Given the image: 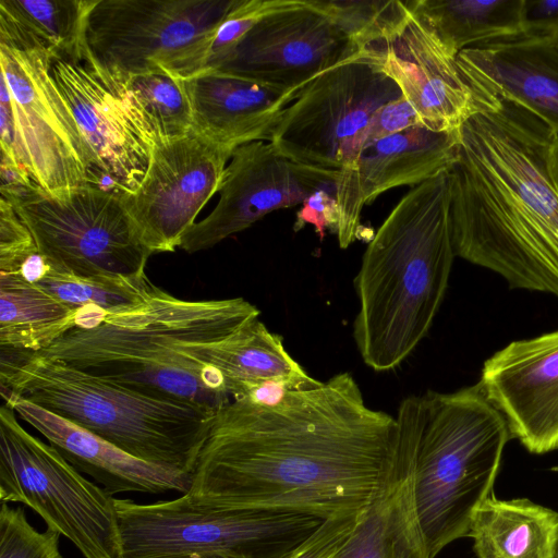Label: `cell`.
Wrapping results in <instances>:
<instances>
[{
	"label": "cell",
	"instance_id": "obj_1",
	"mask_svg": "<svg viewBox=\"0 0 558 558\" xmlns=\"http://www.w3.org/2000/svg\"><path fill=\"white\" fill-rule=\"evenodd\" d=\"M397 437L396 417L371 408L347 372L274 404L231 399L214 414L186 494L323 520L350 514L383 488Z\"/></svg>",
	"mask_w": 558,
	"mask_h": 558
},
{
	"label": "cell",
	"instance_id": "obj_2",
	"mask_svg": "<svg viewBox=\"0 0 558 558\" xmlns=\"http://www.w3.org/2000/svg\"><path fill=\"white\" fill-rule=\"evenodd\" d=\"M463 78L473 111L447 170L454 254L512 288L558 296V191L548 165L557 134L515 99Z\"/></svg>",
	"mask_w": 558,
	"mask_h": 558
},
{
	"label": "cell",
	"instance_id": "obj_3",
	"mask_svg": "<svg viewBox=\"0 0 558 558\" xmlns=\"http://www.w3.org/2000/svg\"><path fill=\"white\" fill-rule=\"evenodd\" d=\"M259 314L243 298L184 300L157 287L126 308L78 310L75 326L36 354L145 393L217 410L231 397L214 354Z\"/></svg>",
	"mask_w": 558,
	"mask_h": 558
},
{
	"label": "cell",
	"instance_id": "obj_4",
	"mask_svg": "<svg viewBox=\"0 0 558 558\" xmlns=\"http://www.w3.org/2000/svg\"><path fill=\"white\" fill-rule=\"evenodd\" d=\"M450 205L446 170L399 201L363 254L353 339L376 372L399 366L432 327L456 256Z\"/></svg>",
	"mask_w": 558,
	"mask_h": 558
},
{
	"label": "cell",
	"instance_id": "obj_5",
	"mask_svg": "<svg viewBox=\"0 0 558 558\" xmlns=\"http://www.w3.org/2000/svg\"><path fill=\"white\" fill-rule=\"evenodd\" d=\"M396 421L411 451L416 511L435 558L469 536L475 510L493 494L509 428L480 385L410 396Z\"/></svg>",
	"mask_w": 558,
	"mask_h": 558
},
{
	"label": "cell",
	"instance_id": "obj_6",
	"mask_svg": "<svg viewBox=\"0 0 558 558\" xmlns=\"http://www.w3.org/2000/svg\"><path fill=\"white\" fill-rule=\"evenodd\" d=\"M0 395L17 396L135 458L189 474L216 412L21 351L0 350Z\"/></svg>",
	"mask_w": 558,
	"mask_h": 558
},
{
	"label": "cell",
	"instance_id": "obj_7",
	"mask_svg": "<svg viewBox=\"0 0 558 558\" xmlns=\"http://www.w3.org/2000/svg\"><path fill=\"white\" fill-rule=\"evenodd\" d=\"M114 504L122 558L206 553L283 558L323 522L302 513L204 504L187 494L153 504L114 498Z\"/></svg>",
	"mask_w": 558,
	"mask_h": 558
},
{
	"label": "cell",
	"instance_id": "obj_8",
	"mask_svg": "<svg viewBox=\"0 0 558 558\" xmlns=\"http://www.w3.org/2000/svg\"><path fill=\"white\" fill-rule=\"evenodd\" d=\"M0 500L34 510L84 558H122L114 497L0 408Z\"/></svg>",
	"mask_w": 558,
	"mask_h": 558
},
{
	"label": "cell",
	"instance_id": "obj_9",
	"mask_svg": "<svg viewBox=\"0 0 558 558\" xmlns=\"http://www.w3.org/2000/svg\"><path fill=\"white\" fill-rule=\"evenodd\" d=\"M56 270L77 276H137L153 255L121 194L95 184L51 196L36 184L0 189Z\"/></svg>",
	"mask_w": 558,
	"mask_h": 558
},
{
	"label": "cell",
	"instance_id": "obj_10",
	"mask_svg": "<svg viewBox=\"0 0 558 558\" xmlns=\"http://www.w3.org/2000/svg\"><path fill=\"white\" fill-rule=\"evenodd\" d=\"M400 97L378 52L364 48L300 92L284 110L270 143L281 156L337 181L354 136L380 107Z\"/></svg>",
	"mask_w": 558,
	"mask_h": 558
},
{
	"label": "cell",
	"instance_id": "obj_11",
	"mask_svg": "<svg viewBox=\"0 0 558 558\" xmlns=\"http://www.w3.org/2000/svg\"><path fill=\"white\" fill-rule=\"evenodd\" d=\"M37 45L0 36L1 76L11 97L17 156L51 196L90 184L93 155Z\"/></svg>",
	"mask_w": 558,
	"mask_h": 558
},
{
	"label": "cell",
	"instance_id": "obj_12",
	"mask_svg": "<svg viewBox=\"0 0 558 558\" xmlns=\"http://www.w3.org/2000/svg\"><path fill=\"white\" fill-rule=\"evenodd\" d=\"M51 74L93 155L95 172L120 194L143 181L159 137L128 84L126 76L101 62L87 41L52 59Z\"/></svg>",
	"mask_w": 558,
	"mask_h": 558
},
{
	"label": "cell",
	"instance_id": "obj_13",
	"mask_svg": "<svg viewBox=\"0 0 558 558\" xmlns=\"http://www.w3.org/2000/svg\"><path fill=\"white\" fill-rule=\"evenodd\" d=\"M232 153L193 130L155 146L138 189L121 194L141 241L153 255L179 248L182 235L219 192Z\"/></svg>",
	"mask_w": 558,
	"mask_h": 558
},
{
	"label": "cell",
	"instance_id": "obj_14",
	"mask_svg": "<svg viewBox=\"0 0 558 558\" xmlns=\"http://www.w3.org/2000/svg\"><path fill=\"white\" fill-rule=\"evenodd\" d=\"M238 0H95L86 23L93 53L131 76L158 72L181 48L217 26Z\"/></svg>",
	"mask_w": 558,
	"mask_h": 558
},
{
	"label": "cell",
	"instance_id": "obj_15",
	"mask_svg": "<svg viewBox=\"0 0 558 558\" xmlns=\"http://www.w3.org/2000/svg\"><path fill=\"white\" fill-rule=\"evenodd\" d=\"M360 50L307 0H290L263 17L214 70L301 90Z\"/></svg>",
	"mask_w": 558,
	"mask_h": 558
},
{
	"label": "cell",
	"instance_id": "obj_16",
	"mask_svg": "<svg viewBox=\"0 0 558 558\" xmlns=\"http://www.w3.org/2000/svg\"><path fill=\"white\" fill-rule=\"evenodd\" d=\"M327 185L336 189V179L289 160L270 142L241 145L225 170L218 204L186 230L179 248L190 254L211 248L274 210L303 204Z\"/></svg>",
	"mask_w": 558,
	"mask_h": 558
},
{
	"label": "cell",
	"instance_id": "obj_17",
	"mask_svg": "<svg viewBox=\"0 0 558 558\" xmlns=\"http://www.w3.org/2000/svg\"><path fill=\"white\" fill-rule=\"evenodd\" d=\"M283 558H432L416 511L411 451L399 435L389 475L373 501L323 520Z\"/></svg>",
	"mask_w": 558,
	"mask_h": 558
},
{
	"label": "cell",
	"instance_id": "obj_18",
	"mask_svg": "<svg viewBox=\"0 0 558 558\" xmlns=\"http://www.w3.org/2000/svg\"><path fill=\"white\" fill-rule=\"evenodd\" d=\"M459 138V128L433 131L415 125L364 146L336 181L339 246L348 248L356 240L363 208L378 195L448 170L457 159Z\"/></svg>",
	"mask_w": 558,
	"mask_h": 558
},
{
	"label": "cell",
	"instance_id": "obj_19",
	"mask_svg": "<svg viewBox=\"0 0 558 558\" xmlns=\"http://www.w3.org/2000/svg\"><path fill=\"white\" fill-rule=\"evenodd\" d=\"M478 385L530 452L558 449V330L495 353Z\"/></svg>",
	"mask_w": 558,
	"mask_h": 558
},
{
	"label": "cell",
	"instance_id": "obj_20",
	"mask_svg": "<svg viewBox=\"0 0 558 558\" xmlns=\"http://www.w3.org/2000/svg\"><path fill=\"white\" fill-rule=\"evenodd\" d=\"M371 48L423 126L456 130L473 111V95L458 69L457 56L412 13L399 35Z\"/></svg>",
	"mask_w": 558,
	"mask_h": 558
},
{
	"label": "cell",
	"instance_id": "obj_21",
	"mask_svg": "<svg viewBox=\"0 0 558 558\" xmlns=\"http://www.w3.org/2000/svg\"><path fill=\"white\" fill-rule=\"evenodd\" d=\"M16 415L38 430L76 470L112 496L137 492L189 493L192 474L156 465L17 396H1Z\"/></svg>",
	"mask_w": 558,
	"mask_h": 558
},
{
	"label": "cell",
	"instance_id": "obj_22",
	"mask_svg": "<svg viewBox=\"0 0 558 558\" xmlns=\"http://www.w3.org/2000/svg\"><path fill=\"white\" fill-rule=\"evenodd\" d=\"M183 81L192 108V130L231 150L252 142H270L284 110L302 90L217 70Z\"/></svg>",
	"mask_w": 558,
	"mask_h": 558
},
{
	"label": "cell",
	"instance_id": "obj_23",
	"mask_svg": "<svg viewBox=\"0 0 558 558\" xmlns=\"http://www.w3.org/2000/svg\"><path fill=\"white\" fill-rule=\"evenodd\" d=\"M463 77L482 82L541 117L558 135V41L523 33L461 50Z\"/></svg>",
	"mask_w": 558,
	"mask_h": 558
},
{
	"label": "cell",
	"instance_id": "obj_24",
	"mask_svg": "<svg viewBox=\"0 0 558 558\" xmlns=\"http://www.w3.org/2000/svg\"><path fill=\"white\" fill-rule=\"evenodd\" d=\"M469 537L477 558H556L558 512L529 499L492 494L474 512Z\"/></svg>",
	"mask_w": 558,
	"mask_h": 558
},
{
	"label": "cell",
	"instance_id": "obj_25",
	"mask_svg": "<svg viewBox=\"0 0 558 558\" xmlns=\"http://www.w3.org/2000/svg\"><path fill=\"white\" fill-rule=\"evenodd\" d=\"M213 364L225 377L231 399L244 397L263 383L283 384L290 389L320 383L305 372L284 348L282 337L271 332L259 317L222 342Z\"/></svg>",
	"mask_w": 558,
	"mask_h": 558
},
{
	"label": "cell",
	"instance_id": "obj_26",
	"mask_svg": "<svg viewBox=\"0 0 558 558\" xmlns=\"http://www.w3.org/2000/svg\"><path fill=\"white\" fill-rule=\"evenodd\" d=\"M78 310L17 274H0V350L38 353L75 326Z\"/></svg>",
	"mask_w": 558,
	"mask_h": 558
},
{
	"label": "cell",
	"instance_id": "obj_27",
	"mask_svg": "<svg viewBox=\"0 0 558 558\" xmlns=\"http://www.w3.org/2000/svg\"><path fill=\"white\" fill-rule=\"evenodd\" d=\"M405 3L453 56L466 48L523 33V0H413Z\"/></svg>",
	"mask_w": 558,
	"mask_h": 558
},
{
	"label": "cell",
	"instance_id": "obj_28",
	"mask_svg": "<svg viewBox=\"0 0 558 558\" xmlns=\"http://www.w3.org/2000/svg\"><path fill=\"white\" fill-rule=\"evenodd\" d=\"M95 0H0V36L37 45L53 58L72 54L86 39Z\"/></svg>",
	"mask_w": 558,
	"mask_h": 558
},
{
	"label": "cell",
	"instance_id": "obj_29",
	"mask_svg": "<svg viewBox=\"0 0 558 558\" xmlns=\"http://www.w3.org/2000/svg\"><path fill=\"white\" fill-rule=\"evenodd\" d=\"M289 2L290 0H238L217 26L181 48L160 65L159 72L187 80L216 69L263 17Z\"/></svg>",
	"mask_w": 558,
	"mask_h": 558
},
{
	"label": "cell",
	"instance_id": "obj_30",
	"mask_svg": "<svg viewBox=\"0 0 558 558\" xmlns=\"http://www.w3.org/2000/svg\"><path fill=\"white\" fill-rule=\"evenodd\" d=\"M75 310L114 312L145 301L157 288L146 274L137 276H77L53 269L46 259L34 283Z\"/></svg>",
	"mask_w": 558,
	"mask_h": 558
},
{
	"label": "cell",
	"instance_id": "obj_31",
	"mask_svg": "<svg viewBox=\"0 0 558 558\" xmlns=\"http://www.w3.org/2000/svg\"><path fill=\"white\" fill-rule=\"evenodd\" d=\"M327 15L360 49L399 35L411 12L399 0H307Z\"/></svg>",
	"mask_w": 558,
	"mask_h": 558
},
{
	"label": "cell",
	"instance_id": "obj_32",
	"mask_svg": "<svg viewBox=\"0 0 558 558\" xmlns=\"http://www.w3.org/2000/svg\"><path fill=\"white\" fill-rule=\"evenodd\" d=\"M126 80L159 142L192 131V108L183 80L165 72L136 74Z\"/></svg>",
	"mask_w": 558,
	"mask_h": 558
},
{
	"label": "cell",
	"instance_id": "obj_33",
	"mask_svg": "<svg viewBox=\"0 0 558 558\" xmlns=\"http://www.w3.org/2000/svg\"><path fill=\"white\" fill-rule=\"evenodd\" d=\"M60 535L48 527L38 532L27 521L23 508L1 502L0 558H62Z\"/></svg>",
	"mask_w": 558,
	"mask_h": 558
},
{
	"label": "cell",
	"instance_id": "obj_34",
	"mask_svg": "<svg viewBox=\"0 0 558 558\" xmlns=\"http://www.w3.org/2000/svg\"><path fill=\"white\" fill-rule=\"evenodd\" d=\"M37 245L29 229L7 198H0V272L14 274L35 252Z\"/></svg>",
	"mask_w": 558,
	"mask_h": 558
},
{
	"label": "cell",
	"instance_id": "obj_35",
	"mask_svg": "<svg viewBox=\"0 0 558 558\" xmlns=\"http://www.w3.org/2000/svg\"><path fill=\"white\" fill-rule=\"evenodd\" d=\"M415 125H422L418 116L403 96L384 105L352 140L345 163L364 146Z\"/></svg>",
	"mask_w": 558,
	"mask_h": 558
},
{
	"label": "cell",
	"instance_id": "obj_36",
	"mask_svg": "<svg viewBox=\"0 0 558 558\" xmlns=\"http://www.w3.org/2000/svg\"><path fill=\"white\" fill-rule=\"evenodd\" d=\"M338 220L339 207L336 196L325 189H320L303 202L302 208L296 213L294 230L298 231L305 225H312L319 239L323 240L327 229L336 233Z\"/></svg>",
	"mask_w": 558,
	"mask_h": 558
},
{
	"label": "cell",
	"instance_id": "obj_37",
	"mask_svg": "<svg viewBox=\"0 0 558 558\" xmlns=\"http://www.w3.org/2000/svg\"><path fill=\"white\" fill-rule=\"evenodd\" d=\"M523 34L536 38H556L558 35V0H523Z\"/></svg>",
	"mask_w": 558,
	"mask_h": 558
},
{
	"label": "cell",
	"instance_id": "obj_38",
	"mask_svg": "<svg viewBox=\"0 0 558 558\" xmlns=\"http://www.w3.org/2000/svg\"><path fill=\"white\" fill-rule=\"evenodd\" d=\"M548 165L551 179L558 191V135L555 136L548 155Z\"/></svg>",
	"mask_w": 558,
	"mask_h": 558
},
{
	"label": "cell",
	"instance_id": "obj_39",
	"mask_svg": "<svg viewBox=\"0 0 558 558\" xmlns=\"http://www.w3.org/2000/svg\"><path fill=\"white\" fill-rule=\"evenodd\" d=\"M185 558H245L238 555L226 554V553H206V554H197L192 555Z\"/></svg>",
	"mask_w": 558,
	"mask_h": 558
},
{
	"label": "cell",
	"instance_id": "obj_40",
	"mask_svg": "<svg viewBox=\"0 0 558 558\" xmlns=\"http://www.w3.org/2000/svg\"><path fill=\"white\" fill-rule=\"evenodd\" d=\"M556 40L558 41V35H557V37H556Z\"/></svg>",
	"mask_w": 558,
	"mask_h": 558
},
{
	"label": "cell",
	"instance_id": "obj_41",
	"mask_svg": "<svg viewBox=\"0 0 558 558\" xmlns=\"http://www.w3.org/2000/svg\"><path fill=\"white\" fill-rule=\"evenodd\" d=\"M556 558H558V553H557V557Z\"/></svg>",
	"mask_w": 558,
	"mask_h": 558
}]
</instances>
